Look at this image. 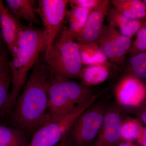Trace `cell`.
Masks as SVG:
<instances>
[{
    "instance_id": "6da1fadb",
    "label": "cell",
    "mask_w": 146,
    "mask_h": 146,
    "mask_svg": "<svg viewBox=\"0 0 146 146\" xmlns=\"http://www.w3.org/2000/svg\"><path fill=\"white\" fill-rule=\"evenodd\" d=\"M51 77L44 58H40L7 119L9 126L28 137L51 121L47 114Z\"/></svg>"
},
{
    "instance_id": "7a4b0ae2",
    "label": "cell",
    "mask_w": 146,
    "mask_h": 146,
    "mask_svg": "<svg viewBox=\"0 0 146 146\" xmlns=\"http://www.w3.org/2000/svg\"><path fill=\"white\" fill-rule=\"evenodd\" d=\"M47 48L44 29L25 26L12 52V60L8 65L12 78L6 108L7 117L15 106L25 86L29 72L33 69Z\"/></svg>"
},
{
    "instance_id": "3957f363",
    "label": "cell",
    "mask_w": 146,
    "mask_h": 146,
    "mask_svg": "<svg viewBox=\"0 0 146 146\" xmlns=\"http://www.w3.org/2000/svg\"><path fill=\"white\" fill-rule=\"evenodd\" d=\"M104 92L96 93L91 86L82 82L51 76L48 91V117L50 121L60 119L98 100Z\"/></svg>"
},
{
    "instance_id": "277c9868",
    "label": "cell",
    "mask_w": 146,
    "mask_h": 146,
    "mask_svg": "<svg viewBox=\"0 0 146 146\" xmlns=\"http://www.w3.org/2000/svg\"><path fill=\"white\" fill-rule=\"evenodd\" d=\"M44 58L50 74L68 79H80L83 69L78 43L74 34L64 26L49 47Z\"/></svg>"
},
{
    "instance_id": "5b68a950",
    "label": "cell",
    "mask_w": 146,
    "mask_h": 146,
    "mask_svg": "<svg viewBox=\"0 0 146 146\" xmlns=\"http://www.w3.org/2000/svg\"><path fill=\"white\" fill-rule=\"evenodd\" d=\"M107 105L104 100H97L79 115L63 139L68 146L91 145L101 127Z\"/></svg>"
},
{
    "instance_id": "8992f818",
    "label": "cell",
    "mask_w": 146,
    "mask_h": 146,
    "mask_svg": "<svg viewBox=\"0 0 146 146\" xmlns=\"http://www.w3.org/2000/svg\"><path fill=\"white\" fill-rule=\"evenodd\" d=\"M68 0H40L37 13L44 26L47 48L52 44L63 29L67 16Z\"/></svg>"
},
{
    "instance_id": "52a82bcc",
    "label": "cell",
    "mask_w": 146,
    "mask_h": 146,
    "mask_svg": "<svg viewBox=\"0 0 146 146\" xmlns=\"http://www.w3.org/2000/svg\"><path fill=\"white\" fill-rule=\"evenodd\" d=\"M96 42L113 67L122 69L131 46V38L108 25L104 26Z\"/></svg>"
},
{
    "instance_id": "ba28073f",
    "label": "cell",
    "mask_w": 146,
    "mask_h": 146,
    "mask_svg": "<svg viewBox=\"0 0 146 146\" xmlns=\"http://www.w3.org/2000/svg\"><path fill=\"white\" fill-rule=\"evenodd\" d=\"M94 102L63 117L51 121L37 131L28 146H55L63 140L75 120Z\"/></svg>"
},
{
    "instance_id": "9c48e42d",
    "label": "cell",
    "mask_w": 146,
    "mask_h": 146,
    "mask_svg": "<svg viewBox=\"0 0 146 146\" xmlns=\"http://www.w3.org/2000/svg\"><path fill=\"white\" fill-rule=\"evenodd\" d=\"M115 95L117 104L121 108L134 110L146 102V86L143 82L128 74L117 84Z\"/></svg>"
},
{
    "instance_id": "30bf717a",
    "label": "cell",
    "mask_w": 146,
    "mask_h": 146,
    "mask_svg": "<svg viewBox=\"0 0 146 146\" xmlns=\"http://www.w3.org/2000/svg\"><path fill=\"white\" fill-rule=\"evenodd\" d=\"M123 117V110L117 104L108 105L99 132L90 146H117L122 141Z\"/></svg>"
},
{
    "instance_id": "8fae6325",
    "label": "cell",
    "mask_w": 146,
    "mask_h": 146,
    "mask_svg": "<svg viewBox=\"0 0 146 146\" xmlns=\"http://www.w3.org/2000/svg\"><path fill=\"white\" fill-rule=\"evenodd\" d=\"M110 3L109 0H102L99 5L91 11L82 30L75 36L78 44H87L97 41L103 27Z\"/></svg>"
},
{
    "instance_id": "7c38bea8",
    "label": "cell",
    "mask_w": 146,
    "mask_h": 146,
    "mask_svg": "<svg viewBox=\"0 0 146 146\" xmlns=\"http://www.w3.org/2000/svg\"><path fill=\"white\" fill-rule=\"evenodd\" d=\"M24 26L19 20L9 12L7 7L0 0V35L11 53H12Z\"/></svg>"
},
{
    "instance_id": "4fadbf2b",
    "label": "cell",
    "mask_w": 146,
    "mask_h": 146,
    "mask_svg": "<svg viewBox=\"0 0 146 146\" xmlns=\"http://www.w3.org/2000/svg\"><path fill=\"white\" fill-rule=\"evenodd\" d=\"M109 25L123 36L131 39L136 35L145 22L146 18L133 20L121 14L113 7L110 6L107 16Z\"/></svg>"
},
{
    "instance_id": "5bb4252c",
    "label": "cell",
    "mask_w": 146,
    "mask_h": 146,
    "mask_svg": "<svg viewBox=\"0 0 146 146\" xmlns=\"http://www.w3.org/2000/svg\"><path fill=\"white\" fill-rule=\"evenodd\" d=\"M5 2L9 12L17 19H24L31 24L39 23L34 0H6Z\"/></svg>"
},
{
    "instance_id": "9a60e30c",
    "label": "cell",
    "mask_w": 146,
    "mask_h": 146,
    "mask_svg": "<svg viewBox=\"0 0 146 146\" xmlns=\"http://www.w3.org/2000/svg\"><path fill=\"white\" fill-rule=\"evenodd\" d=\"M110 3L117 11L133 20L146 18V5L140 0H112Z\"/></svg>"
},
{
    "instance_id": "2e32d148",
    "label": "cell",
    "mask_w": 146,
    "mask_h": 146,
    "mask_svg": "<svg viewBox=\"0 0 146 146\" xmlns=\"http://www.w3.org/2000/svg\"><path fill=\"white\" fill-rule=\"evenodd\" d=\"M78 45L83 65L111 64L96 42Z\"/></svg>"
},
{
    "instance_id": "e0dca14e",
    "label": "cell",
    "mask_w": 146,
    "mask_h": 146,
    "mask_svg": "<svg viewBox=\"0 0 146 146\" xmlns=\"http://www.w3.org/2000/svg\"><path fill=\"white\" fill-rule=\"evenodd\" d=\"M111 66V64L87 66L82 70L80 79L90 86L101 83L109 77V68Z\"/></svg>"
},
{
    "instance_id": "ac0fdd59",
    "label": "cell",
    "mask_w": 146,
    "mask_h": 146,
    "mask_svg": "<svg viewBox=\"0 0 146 146\" xmlns=\"http://www.w3.org/2000/svg\"><path fill=\"white\" fill-rule=\"evenodd\" d=\"M28 138L18 129L0 123V146H28Z\"/></svg>"
},
{
    "instance_id": "d6986e66",
    "label": "cell",
    "mask_w": 146,
    "mask_h": 146,
    "mask_svg": "<svg viewBox=\"0 0 146 146\" xmlns=\"http://www.w3.org/2000/svg\"><path fill=\"white\" fill-rule=\"evenodd\" d=\"M125 74L129 75L145 82L146 81V52L129 56L124 67Z\"/></svg>"
},
{
    "instance_id": "ffe728a7",
    "label": "cell",
    "mask_w": 146,
    "mask_h": 146,
    "mask_svg": "<svg viewBox=\"0 0 146 146\" xmlns=\"http://www.w3.org/2000/svg\"><path fill=\"white\" fill-rule=\"evenodd\" d=\"M71 9L67 11L70 30L75 36L81 32L84 26L91 9L70 5Z\"/></svg>"
},
{
    "instance_id": "44dd1931",
    "label": "cell",
    "mask_w": 146,
    "mask_h": 146,
    "mask_svg": "<svg viewBox=\"0 0 146 146\" xmlns=\"http://www.w3.org/2000/svg\"><path fill=\"white\" fill-rule=\"evenodd\" d=\"M12 78L7 65L0 72V121L6 119V108L9 98Z\"/></svg>"
},
{
    "instance_id": "7402d4cb",
    "label": "cell",
    "mask_w": 146,
    "mask_h": 146,
    "mask_svg": "<svg viewBox=\"0 0 146 146\" xmlns=\"http://www.w3.org/2000/svg\"><path fill=\"white\" fill-rule=\"evenodd\" d=\"M143 127L138 119L129 117L124 119L121 130L122 141L131 142L137 140Z\"/></svg>"
},
{
    "instance_id": "603a6c76",
    "label": "cell",
    "mask_w": 146,
    "mask_h": 146,
    "mask_svg": "<svg viewBox=\"0 0 146 146\" xmlns=\"http://www.w3.org/2000/svg\"><path fill=\"white\" fill-rule=\"evenodd\" d=\"M136 38L128 54L129 56L146 52V19L145 23L136 35Z\"/></svg>"
},
{
    "instance_id": "cb8c5ba5",
    "label": "cell",
    "mask_w": 146,
    "mask_h": 146,
    "mask_svg": "<svg viewBox=\"0 0 146 146\" xmlns=\"http://www.w3.org/2000/svg\"><path fill=\"white\" fill-rule=\"evenodd\" d=\"M102 0H70V5L76 6L82 8L92 9L99 5Z\"/></svg>"
},
{
    "instance_id": "d4e9b609",
    "label": "cell",
    "mask_w": 146,
    "mask_h": 146,
    "mask_svg": "<svg viewBox=\"0 0 146 146\" xmlns=\"http://www.w3.org/2000/svg\"><path fill=\"white\" fill-rule=\"evenodd\" d=\"M138 119L146 126V102L141 107L135 110Z\"/></svg>"
},
{
    "instance_id": "484cf974",
    "label": "cell",
    "mask_w": 146,
    "mask_h": 146,
    "mask_svg": "<svg viewBox=\"0 0 146 146\" xmlns=\"http://www.w3.org/2000/svg\"><path fill=\"white\" fill-rule=\"evenodd\" d=\"M136 141L139 145L146 146V126H143L141 134Z\"/></svg>"
},
{
    "instance_id": "4316f807",
    "label": "cell",
    "mask_w": 146,
    "mask_h": 146,
    "mask_svg": "<svg viewBox=\"0 0 146 146\" xmlns=\"http://www.w3.org/2000/svg\"><path fill=\"white\" fill-rule=\"evenodd\" d=\"M7 60L5 51L2 44L0 40V62L6 61Z\"/></svg>"
},
{
    "instance_id": "83f0119b",
    "label": "cell",
    "mask_w": 146,
    "mask_h": 146,
    "mask_svg": "<svg viewBox=\"0 0 146 146\" xmlns=\"http://www.w3.org/2000/svg\"><path fill=\"white\" fill-rule=\"evenodd\" d=\"M135 145H133L131 142L128 141H121L119 144L117 146H135Z\"/></svg>"
},
{
    "instance_id": "f1b7e54d",
    "label": "cell",
    "mask_w": 146,
    "mask_h": 146,
    "mask_svg": "<svg viewBox=\"0 0 146 146\" xmlns=\"http://www.w3.org/2000/svg\"><path fill=\"white\" fill-rule=\"evenodd\" d=\"M8 63V61L7 60L0 62V72L7 66Z\"/></svg>"
},
{
    "instance_id": "f546056e",
    "label": "cell",
    "mask_w": 146,
    "mask_h": 146,
    "mask_svg": "<svg viewBox=\"0 0 146 146\" xmlns=\"http://www.w3.org/2000/svg\"><path fill=\"white\" fill-rule=\"evenodd\" d=\"M55 146H69L64 140H62L58 145Z\"/></svg>"
},
{
    "instance_id": "4dcf8cb0",
    "label": "cell",
    "mask_w": 146,
    "mask_h": 146,
    "mask_svg": "<svg viewBox=\"0 0 146 146\" xmlns=\"http://www.w3.org/2000/svg\"><path fill=\"white\" fill-rule=\"evenodd\" d=\"M143 1V2L144 3H145V4L146 5V0H144V1Z\"/></svg>"
},
{
    "instance_id": "1f68e13d",
    "label": "cell",
    "mask_w": 146,
    "mask_h": 146,
    "mask_svg": "<svg viewBox=\"0 0 146 146\" xmlns=\"http://www.w3.org/2000/svg\"><path fill=\"white\" fill-rule=\"evenodd\" d=\"M144 82V83H145V84L146 86V81L145 82Z\"/></svg>"
}]
</instances>
